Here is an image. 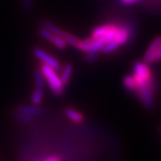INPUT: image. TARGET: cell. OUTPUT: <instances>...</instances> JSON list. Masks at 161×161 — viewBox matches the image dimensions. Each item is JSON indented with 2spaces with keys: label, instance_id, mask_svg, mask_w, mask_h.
Here are the masks:
<instances>
[{
  "label": "cell",
  "instance_id": "6da1fadb",
  "mask_svg": "<svg viewBox=\"0 0 161 161\" xmlns=\"http://www.w3.org/2000/svg\"><path fill=\"white\" fill-rule=\"evenodd\" d=\"M132 76L135 80L137 89L140 87L145 86L150 82L155 81L152 71L150 69L149 64L146 62L137 61L132 64ZM136 89V91H137ZM135 91V92H136Z\"/></svg>",
  "mask_w": 161,
  "mask_h": 161
},
{
  "label": "cell",
  "instance_id": "7a4b0ae2",
  "mask_svg": "<svg viewBox=\"0 0 161 161\" xmlns=\"http://www.w3.org/2000/svg\"><path fill=\"white\" fill-rule=\"evenodd\" d=\"M131 36H132V29L130 28V26L125 25V24L120 25L119 31L115 37V39L106 43L101 51L103 52L104 54H110L114 52L118 47L126 44L130 40Z\"/></svg>",
  "mask_w": 161,
  "mask_h": 161
},
{
  "label": "cell",
  "instance_id": "3957f363",
  "mask_svg": "<svg viewBox=\"0 0 161 161\" xmlns=\"http://www.w3.org/2000/svg\"><path fill=\"white\" fill-rule=\"evenodd\" d=\"M40 69L45 76V80L52 92L57 96L62 95L64 92V85L61 80L60 76L58 75L57 70L53 69L52 67L44 64H41Z\"/></svg>",
  "mask_w": 161,
  "mask_h": 161
},
{
  "label": "cell",
  "instance_id": "277c9868",
  "mask_svg": "<svg viewBox=\"0 0 161 161\" xmlns=\"http://www.w3.org/2000/svg\"><path fill=\"white\" fill-rule=\"evenodd\" d=\"M155 81H153L145 86L140 87L134 92L140 102L147 109H152L155 106Z\"/></svg>",
  "mask_w": 161,
  "mask_h": 161
},
{
  "label": "cell",
  "instance_id": "5b68a950",
  "mask_svg": "<svg viewBox=\"0 0 161 161\" xmlns=\"http://www.w3.org/2000/svg\"><path fill=\"white\" fill-rule=\"evenodd\" d=\"M119 29H120V25L118 24H115V23L103 24L96 27L92 31V37L94 39L100 40L104 44H106L115 39V37L119 31Z\"/></svg>",
  "mask_w": 161,
  "mask_h": 161
},
{
  "label": "cell",
  "instance_id": "8992f818",
  "mask_svg": "<svg viewBox=\"0 0 161 161\" xmlns=\"http://www.w3.org/2000/svg\"><path fill=\"white\" fill-rule=\"evenodd\" d=\"M143 61L147 64H155L161 61V36L150 42L143 56Z\"/></svg>",
  "mask_w": 161,
  "mask_h": 161
},
{
  "label": "cell",
  "instance_id": "52a82bcc",
  "mask_svg": "<svg viewBox=\"0 0 161 161\" xmlns=\"http://www.w3.org/2000/svg\"><path fill=\"white\" fill-rule=\"evenodd\" d=\"M104 45L105 44L101 40H98V39H94L91 36L90 38H87L85 40H80L76 48H78L80 51L85 52V53L100 52L102 50Z\"/></svg>",
  "mask_w": 161,
  "mask_h": 161
},
{
  "label": "cell",
  "instance_id": "ba28073f",
  "mask_svg": "<svg viewBox=\"0 0 161 161\" xmlns=\"http://www.w3.org/2000/svg\"><path fill=\"white\" fill-rule=\"evenodd\" d=\"M38 33L43 39L50 41L52 44L56 47L57 48H58V49H64L66 47V46H67L66 42L60 36H58L57 34H54L50 31H48V30L44 28V27L39 29Z\"/></svg>",
  "mask_w": 161,
  "mask_h": 161
},
{
  "label": "cell",
  "instance_id": "9c48e42d",
  "mask_svg": "<svg viewBox=\"0 0 161 161\" xmlns=\"http://www.w3.org/2000/svg\"><path fill=\"white\" fill-rule=\"evenodd\" d=\"M33 55L44 64H47V65L50 66L53 69L57 70V71L60 70V63L54 57L50 56L49 54H47V52L42 50L41 48H39V47L34 48L33 49Z\"/></svg>",
  "mask_w": 161,
  "mask_h": 161
},
{
  "label": "cell",
  "instance_id": "30bf717a",
  "mask_svg": "<svg viewBox=\"0 0 161 161\" xmlns=\"http://www.w3.org/2000/svg\"><path fill=\"white\" fill-rule=\"evenodd\" d=\"M16 111L18 112H22L24 114H28L30 115H32V116H40L41 115L44 111L42 108H40V107L36 106V105H32V106H29V105H21V106H18Z\"/></svg>",
  "mask_w": 161,
  "mask_h": 161
},
{
  "label": "cell",
  "instance_id": "8fae6325",
  "mask_svg": "<svg viewBox=\"0 0 161 161\" xmlns=\"http://www.w3.org/2000/svg\"><path fill=\"white\" fill-rule=\"evenodd\" d=\"M64 114L70 120L75 122V123H81L82 121L84 120L83 115L80 112L74 109V108H66L64 110Z\"/></svg>",
  "mask_w": 161,
  "mask_h": 161
},
{
  "label": "cell",
  "instance_id": "7c38bea8",
  "mask_svg": "<svg viewBox=\"0 0 161 161\" xmlns=\"http://www.w3.org/2000/svg\"><path fill=\"white\" fill-rule=\"evenodd\" d=\"M73 70H74V68H73V65L71 64H66L63 68V70H62L60 78H61V80H62V82H63L64 86L71 80V77H72V75H73Z\"/></svg>",
  "mask_w": 161,
  "mask_h": 161
},
{
  "label": "cell",
  "instance_id": "4fadbf2b",
  "mask_svg": "<svg viewBox=\"0 0 161 161\" xmlns=\"http://www.w3.org/2000/svg\"><path fill=\"white\" fill-rule=\"evenodd\" d=\"M123 85H124V87L126 89L128 92H131L132 93H134L135 91H136V89H137V85H136V82H135V80H134L132 75H126L124 78Z\"/></svg>",
  "mask_w": 161,
  "mask_h": 161
},
{
  "label": "cell",
  "instance_id": "5bb4252c",
  "mask_svg": "<svg viewBox=\"0 0 161 161\" xmlns=\"http://www.w3.org/2000/svg\"><path fill=\"white\" fill-rule=\"evenodd\" d=\"M43 97H44L43 88L36 87L33 92H32V95H31V103H32V105L39 106L42 102Z\"/></svg>",
  "mask_w": 161,
  "mask_h": 161
},
{
  "label": "cell",
  "instance_id": "9a60e30c",
  "mask_svg": "<svg viewBox=\"0 0 161 161\" xmlns=\"http://www.w3.org/2000/svg\"><path fill=\"white\" fill-rule=\"evenodd\" d=\"M34 79L36 87H39V88H43L44 87L46 80H45V76H44L40 68H38V69L35 70Z\"/></svg>",
  "mask_w": 161,
  "mask_h": 161
},
{
  "label": "cell",
  "instance_id": "2e32d148",
  "mask_svg": "<svg viewBox=\"0 0 161 161\" xmlns=\"http://www.w3.org/2000/svg\"><path fill=\"white\" fill-rule=\"evenodd\" d=\"M14 117H15V119H17L20 122H23V123H31L35 119V117L32 116V115L24 114V113H22V112H18V111L15 112Z\"/></svg>",
  "mask_w": 161,
  "mask_h": 161
},
{
  "label": "cell",
  "instance_id": "e0dca14e",
  "mask_svg": "<svg viewBox=\"0 0 161 161\" xmlns=\"http://www.w3.org/2000/svg\"><path fill=\"white\" fill-rule=\"evenodd\" d=\"M23 8L26 12H30L34 6V0H22Z\"/></svg>",
  "mask_w": 161,
  "mask_h": 161
},
{
  "label": "cell",
  "instance_id": "ac0fdd59",
  "mask_svg": "<svg viewBox=\"0 0 161 161\" xmlns=\"http://www.w3.org/2000/svg\"><path fill=\"white\" fill-rule=\"evenodd\" d=\"M86 54L87 55L85 57V60L88 63H92L97 59L99 52H89V53H86Z\"/></svg>",
  "mask_w": 161,
  "mask_h": 161
},
{
  "label": "cell",
  "instance_id": "d6986e66",
  "mask_svg": "<svg viewBox=\"0 0 161 161\" xmlns=\"http://www.w3.org/2000/svg\"><path fill=\"white\" fill-rule=\"evenodd\" d=\"M141 0H120V2L125 6H132L139 3Z\"/></svg>",
  "mask_w": 161,
  "mask_h": 161
},
{
  "label": "cell",
  "instance_id": "ffe728a7",
  "mask_svg": "<svg viewBox=\"0 0 161 161\" xmlns=\"http://www.w3.org/2000/svg\"><path fill=\"white\" fill-rule=\"evenodd\" d=\"M44 161H61V158L58 156H53V157H50V158H47L46 160Z\"/></svg>",
  "mask_w": 161,
  "mask_h": 161
},
{
  "label": "cell",
  "instance_id": "44dd1931",
  "mask_svg": "<svg viewBox=\"0 0 161 161\" xmlns=\"http://www.w3.org/2000/svg\"><path fill=\"white\" fill-rule=\"evenodd\" d=\"M159 131H160V132H161V127H160V129H159Z\"/></svg>",
  "mask_w": 161,
  "mask_h": 161
}]
</instances>
